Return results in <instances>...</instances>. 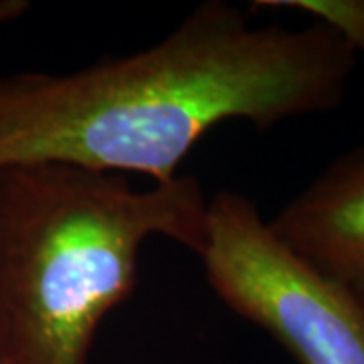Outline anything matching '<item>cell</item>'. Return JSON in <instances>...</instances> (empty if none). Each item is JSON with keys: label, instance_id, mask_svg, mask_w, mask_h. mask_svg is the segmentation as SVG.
I'll use <instances>...</instances> for the list:
<instances>
[{"label": "cell", "instance_id": "cell-1", "mask_svg": "<svg viewBox=\"0 0 364 364\" xmlns=\"http://www.w3.org/2000/svg\"><path fill=\"white\" fill-rule=\"evenodd\" d=\"M354 67L322 23L255 25L251 11L207 0L140 51L0 75V168L57 162L172 181L221 124L263 132L336 109Z\"/></svg>", "mask_w": 364, "mask_h": 364}, {"label": "cell", "instance_id": "cell-2", "mask_svg": "<svg viewBox=\"0 0 364 364\" xmlns=\"http://www.w3.org/2000/svg\"><path fill=\"white\" fill-rule=\"evenodd\" d=\"M207 215L182 172L138 188L57 162L0 168V364H90L100 326L138 286L144 243L200 255Z\"/></svg>", "mask_w": 364, "mask_h": 364}, {"label": "cell", "instance_id": "cell-3", "mask_svg": "<svg viewBox=\"0 0 364 364\" xmlns=\"http://www.w3.org/2000/svg\"><path fill=\"white\" fill-rule=\"evenodd\" d=\"M198 257L223 304L298 364H364V299L287 247L253 198L235 191L208 198Z\"/></svg>", "mask_w": 364, "mask_h": 364}, {"label": "cell", "instance_id": "cell-4", "mask_svg": "<svg viewBox=\"0 0 364 364\" xmlns=\"http://www.w3.org/2000/svg\"><path fill=\"white\" fill-rule=\"evenodd\" d=\"M267 223L299 257L364 299V144L334 158Z\"/></svg>", "mask_w": 364, "mask_h": 364}, {"label": "cell", "instance_id": "cell-5", "mask_svg": "<svg viewBox=\"0 0 364 364\" xmlns=\"http://www.w3.org/2000/svg\"><path fill=\"white\" fill-rule=\"evenodd\" d=\"M255 6H275L308 14L316 23L330 26L350 49L364 55V0H259Z\"/></svg>", "mask_w": 364, "mask_h": 364}, {"label": "cell", "instance_id": "cell-6", "mask_svg": "<svg viewBox=\"0 0 364 364\" xmlns=\"http://www.w3.org/2000/svg\"><path fill=\"white\" fill-rule=\"evenodd\" d=\"M31 11L28 0H0V26L18 21Z\"/></svg>", "mask_w": 364, "mask_h": 364}]
</instances>
